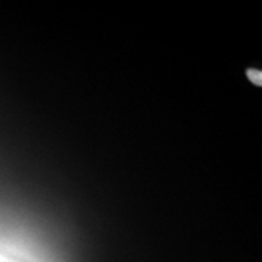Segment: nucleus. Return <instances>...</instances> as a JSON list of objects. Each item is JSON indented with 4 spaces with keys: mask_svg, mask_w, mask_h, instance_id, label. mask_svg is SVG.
Listing matches in <instances>:
<instances>
[]
</instances>
